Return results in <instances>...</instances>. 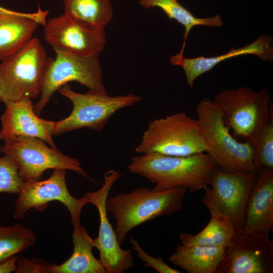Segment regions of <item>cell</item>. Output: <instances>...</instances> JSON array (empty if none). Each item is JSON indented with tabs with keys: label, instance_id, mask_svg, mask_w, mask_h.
Segmentation results:
<instances>
[{
	"label": "cell",
	"instance_id": "cell-27",
	"mask_svg": "<svg viewBox=\"0 0 273 273\" xmlns=\"http://www.w3.org/2000/svg\"><path fill=\"white\" fill-rule=\"evenodd\" d=\"M129 241L132 245V249L135 251L136 255L143 262V265L145 267L153 268L159 273L180 272L177 269L169 266L159 256L155 258L148 255L140 246L138 240L133 237H130Z\"/></svg>",
	"mask_w": 273,
	"mask_h": 273
},
{
	"label": "cell",
	"instance_id": "cell-1",
	"mask_svg": "<svg viewBox=\"0 0 273 273\" xmlns=\"http://www.w3.org/2000/svg\"><path fill=\"white\" fill-rule=\"evenodd\" d=\"M218 167L208 154L201 152L186 156L145 153L131 158L129 172L141 175L154 184V191L177 187L195 192L209 185Z\"/></svg>",
	"mask_w": 273,
	"mask_h": 273
},
{
	"label": "cell",
	"instance_id": "cell-6",
	"mask_svg": "<svg viewBox=\"0 0 273 273\" xmlns=\"http://www.w3.org/2000/svg\"><path fill=\"white\" fill-rule=\"evenodd\" d=\"M49 58L39 39L32 38L0 63V101L5 104L40 95Z\"/></svg>",
	"mask_w": 273,
	"mask_h": 273
},
{
	"label": "cell",
	"instance_id": "cell-17",
	"mask_svg": "<svg viewBox=\"0 0 273 273\" xmlns=\"http://www.w3.org/2000/svg\"><path fill=\"white\" fill-rule=\"evenodd\" d=\"M245 55H256L262 61L272 62V36L266 34H261L253 42L238 49L232 47L228 53L218 56H199L187 58L177 54L170 58L169 62L173 65L182 67L186 75L187 84L192 88L198 77L211 70L218 64L230 58Z\"/></svg>",
	"mask_w": 273,
	"mask_h": 273
},
{
	"label": "cell",
	"instance_id": "cell-5",
	"mask_svg": "<svg viewBox=\"0 0 273 273\" xmlns=\"http://www.w3.org/2000/svg\"><path fill=\"white\" fill-rule=\"evenodd\" d=\"M206 150L197 120L185 112L151 121L135 148L139 153L175 156H189Z\"/></svg>",
	"mask_w": 273,
	"mask_h": 273
},
{
	"label": "cell",
	"instance_id": "cell-22",
	"mask_svg": "<svg viewBox=\"0 0 273 273\" xmlns=\"http://www.w3.org/2000/svg\"><path fill=\"white\" fill-rule=\"evenodd\" d=\"M65 14L92 28L104 29L113 16L110 0H63Z\"/></svg>",
	"mask_w": 273,
	"mask_h": 273
},
{
	"label": "cell",
	"instance_id": "cell-20",
	"mask_svg": "<svg viewBox=\"0 0 273 273\" xmlns=\"http://www.w3.org/2000/svg\"><path fill=\"white\" fill-rule=\"evenodd\" d=\"M227 248L178 244L168 260L189 273H216Z\"/></svg>",
	"mask_w": 273,
	"mask_h": 273
},
{
	"label": "cell",
	"instance_id": "cell-13",
	"mask_svg": "<svg viewBox=\"0 0 273 273\" xmlns=\"http://www.w3.org/2000/svg\"><path fill=\"white\" fill-rule=\"evenodd\" d=\"M44 38L54 49L83 56H98L106 43L104 29L92 28L64 13L47 21Z\"/></svg>",
	"mask_w": 273,
	"mask_h": 273
},
{
	"label": "cell",
	"instance_id": "cell-15",
	"mask_svg": "<svg viewBox=\"0 0 273 273\" xmlns=\"http://www.w3.org/2000/svg\"><path fill=\"white\" fill-rule=\"evenodd\" d=\"M5 105V111L0 118V140L5 143L16 136L35 138L57 149L52 138L54 121L39 118L34 111L31 99Z\"/></svg>",
	"mask_w": 273,
	"mask_h": 273
},
{
	"label": "cell",
	"instance_id": "cell-10",
	"mask_svg": "<svg viewBox=\"0 0 273 273\" xmlns=\"http://www.w3.org/2000/svg\"><path fill=\"white\" fill-rule=\"evenodd\" d=\"M256 176L257 172L231 173L218 167L210 181L211 188L204 189L202 203L210 214L225 216L241 232L247 201Z\"/></svg>",
	"mask_w": 273,
	"mask_h": 273
},
{
	"label": "cell",
	"instance_id": "cell-21",
	"mask_svg": "<svg viewBox=\"0 0 273 273\" xmlns=\"http://www.w3.org/2000/svg\"><path fill=\"white\" fill-rule=\"evenodd\" d=\"M211 218L206 226L195 235L180 233L181 244L229 248L234 243L239 231L232 221L225 216L210 214Z\"/></svg>",
	"mask_w": 273,
	"mask_h": 273
},
{
	"label": "cell",
	"instance_id": "cell-28",
	"mask_svg": "<svg viewBox=\"0 0 273 273\" xmlns=\"http://www.w3.org/2000/svg\"><path fill=\"white\" fill-rule=\"evenodd\" d=\"M17 273H51L52 263L33 258L32 260L20 257L17 260Z\"/></svg>",
	"mask_w": 273,
	"mask_h": 273
},
{
	"label": "cell",
	"instance_id": "cell-2",
	"mask_svg": "<svg viewBox=\"0 0 273 273\" xmlns=\"http://www.w3.org/2000/svg\"><path fill=\"white\" fill-rule=\"evenodd\" d=\"M196 119L208 154L222 170L231 172H257L252 144L239 142L230 132L219 107L208 98L196 106Z\"/></svg>",
	"mask_w": 273,
	"mask_h": 273
},
{
	"label": "cell",
	"instance_id": "cell-30",
	"mask_svg": "<svg viewBox=\"0 0 273 273\" xmlns=\"http://www.w3.org/2000/svg\"><path fill=\"white\" fill-rule=\"evenodd\" d=\"M10 10L4 8L0 6V12H8Z\"/></svg>",
	"mask_w": 273,
	"mask_h": 273
},
{
	"label": "cell",
	"instance_id": "cell-9",
	"mask_svg": "<svg viewBox=\"0 0 273 273\" xmlns=\"http://www.w3.org/2000/svg\"><path fill=\"white\" fill-rule=\"evenodd\" d=\"M1 152L14 161L24 181L40 180L44 172L50 169L72 170L92 179L77 159L48 147L39 139L14 137L1 146Z\"/></svg>",
	"mask_w": 273,
	"mask_h": 273
},
{
	"label": "cell",
	"instance_id": "cell-24",
	"mask_svg": "<svg viewBox=\"0 0 273 273\" xmlns=\"http://www.w3.org/2000/svg\"><path fill=\"white\" fill-rule=\"evenodd\" d=\"M35 240L34 233L20 224L0 226V264L32 246Z\"/></svg>",
	"mask_w": 273,
	"mask_h": 273
},
{
	"label": "cell",
	"instance_id": "cell-26",
	"mask_svg": "<svg viewBox=\"0 0 273 273\" xmlns=\"http://www.w3.org/2000/svg\"><path fill=\"white\" fill-rule=\"evenodd\" d=\"M24 182L19 175L14 161L6 155L3 157L0 156V193L18 195Z\"/></svg>",
	"mask_w": 273,
	"mask_h": 273
},
{
	"label": "cell",
	"instance_id": "cell-23",
	"mask_svg": "<svg viewBox=\"0 0 273 273\" xmlns=\"http://www.w3.org/2000/svg\"><path fill=\"white\" fill-rule=\"evenodd\" d=\"M139 4L147 9L154 7L160 8L169 19L175 20L184 26V40L181 49L178 53L181 55H184L187 37L193 27L200 25L220 27L223 24L219 15L208 18L196 17L177 0H140Z\"/></svg>",
	"mask_w": 273,
	"mask_h": 273
},
{
	"label": "cell",
	"instance_id": "cell-11",
	"mask_svg": "<svg viewBox=\"0 0 273 273\" xmlns=\"http://www.w3.org/2000/svg\"><path fill=\"white\" fill-rule=\"evenodd\" d=\"M66 170L55 169L46 180L24 181L15 203L14 218L22 219L32 208L44 211L49 202L58 201L69 210L71 223L73 225L80 224L82 209L89 201L85 195L79 199L71 195L65 181Z\"/></svg>",
	"mask_w": 273,
	"mask_h": 273
},
{
	"label": "cell",
	"instance_id": "cell-25",
	"mask_svg": "<svg viewBox=\"0 0 273 273\" xmlns=\"http://www.w3.org/2000/svg\"><path fill=\"white\" fill-rule=\"evenodd\" d=\"M254 148L256 172L273 169V120L264 127Z\"/></svg>",
	"mask_w": 273,
	"mask_h": 273
},
{
	"label": "cell",
	"instance_id": "cell-8",
	"mask_svg": "<svg viewBox=\"0 0 273 273\" xmlns=\"http://www.w3.org/2000/svg\"><path fill=\"white\" fill-rule=\"evenodd\" d=\"M73 104L70 114L65 118L54 121L53 135H59L86 127L101 130L109 119L117 111L130 107L141 100L140 96L130 94L110 96L107 93L88 91L85 94L73 91L67 84L57 90Z\"/></svg>",
	"mask_w": 273,
	"mask_h": 273
},
{
	"label": "cell",
	"instance_id": "cell-14",
	"mask_svg": "<svg viewBox=\"0 0 273 273\" xmlns=\"http://www.w3.org/2000/svg\"><path fill=\"white\" fill-rule=\"evenodd\" d=\"M273 243L269 237L238 232L216 273H272Z\"/></svg>",
	"mask_w": 273,
	"mask_h": 273
},
{
	"label": "cell",
	"instance_id": "cell-3",
	"mask_svg": "<svg viewBox=\"0 0 273 273\" xmlns=\"http://www.w3.org/2000/svg\"><path fill=\"white\" fill-rule=\"evenodd\" d=\"M186 191L181 187L157 191L139 187L107 198L106 209L116 220L115 233L120 245L134 228L180 210Z\"/></svg>",
	"mask_w": 273,
	"mask_h": 273
},
{
	"label": "cell",
	"instance_id": "cell-4",
	"mask_svg": "<svg viewBox=\"0 0 273 273\" xmlns=\"http://www.w3.org/2000/svg\"><path fill=\"white\" fill-rule=\"evenodd\" d=\"M220 108L224 124L235 138L254 146L264 127L273 120L271 96L263 88L257 92L250 87L224 89L212 101Z\"/></svg>",
	"mask_w": 273,
	"mask_h": 273
},
{
	"label": "cell",
	"instance_id": "cell-12",
	"mask_svg": "<svg viewBox=\"0 0 273 273\" xmlns=\"http://www.w3.org/2000/svg\"><path fill=\"white\" fill-rule=\"evenodd\" d=\"M121 177L117 170L110 169L104 174V184L98 190L85 193L89 203L97 208L100 225L98 237L94 239V246L99 251L100 260L107 273H122L134 266V258L130 250L121 248L115 231L109 222L106 207L110 189Z\"/></svg>",
	"mask_w": 273,
	"mask_h": 273
},
{
	"label": "cell",
	"instance_id": "cell-18",
	"mask_svg": "<svg viewBox=\"0 0 273 273\" xmlns=\"http://www.w3.org/2000/svg\"><path fill=\"white\" fill-rule=\"evenodd\" d=\"M48 11L39 7L32 13L10 10L0 12V61L21 50L32 38L39 25L44 26Z\"/></svg>",
	"mask_w": 273,
	"mask_h": 273
},
{
	"label": "cell",
	"instance_id": "cell-7",
	"mask_svg": "<svg viewBox=\"0 0 273 273\" xmlns=\"http://www.w3.org/2000/svg\"><path fill=\"white\" fill-rule=\"evenodd\" d=\"M54 51L56 57L48 59L41 80L40 98L34 105L37 116L54 93L69 81H77L90 92L107 93L98 56H83L58 49Z\"/></svg>",
	"mask_w": 273,
	"mask_h": 273
},
{
	"label": "cell",
	"instance_id": "cell-16",
	"mask_svg": "<svg viewBox=\"0 0 273 273\" xmlns=\"http://www.w3.org/2000/svg\"><path fill=\"white\" fill-rule=\"evenodd\" d=\"M273 224V169L257 172L248 197L241 233L269 237Z\"/></svg>",
	"mask_w": 273,
	"mask_h": 273
},
{
	"label": "cell",
	"instance_id": "cell-19",
	"mask_svg": "<svg viewBox=\"0 0 273 273\" xmlns=\"http://www.w3.org/2000/svg\"><path fill=\"white\" fill-rule=\"evenodd\" d=\"M74 245L71 256L63 263L52 264L51 273H107L100 259L93 255L94 240L80 224L74 225L72 234Z\"/></svg>",
	"mask_w": 273,
	"mask_h": 273
},
{
	"label": "cell",
	"instance_id": "cell-29",
	"mask_svg": "<svg viewBox=\"0 0 273 273\" xmlns=\"http://www.w3.org/2000/svg\"><path fill=\"white\" fill-rule=\"evenodd\" d=\"M18 255H16L7 260L5 262L0 264V273H11L16 272L17 260Z\"/></svg>",
	"mask_w": 273,
	"mask_h": 273
}]
</instances>
